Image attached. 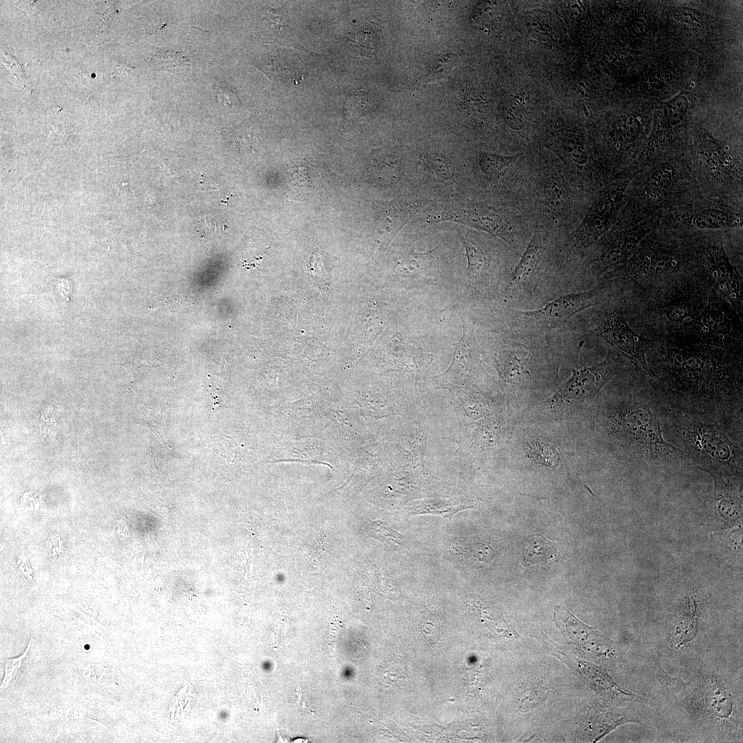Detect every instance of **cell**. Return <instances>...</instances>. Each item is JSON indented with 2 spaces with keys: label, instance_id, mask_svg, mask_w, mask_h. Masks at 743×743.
Listing matches in <instances>:
<instances>
[{
  "label": "cell",
  "instance_id": "30bf717a",
  "mask_svg": "<svg viewBox=\"0 0 743 743\" xmlns=\"http://www.w3.org/2000/svg\"><path fill=\"white\" fill-rule=\"evenodd\" d=\"M652 229V224L646 222L617 235L607 244L598 259L599 270L603 272L627 261Z\"/></svg>",
  "mask_w": 743,
  "mask_h": 743
},
{
  "label": "cell",
  "instance_id": "277c9868",
  "mask_svg": "<svg viewBox=\"0 0 743 743\" xmlns=\"http://www.w3.org/2000/svg\"><path fill=\"white\" fill-rule=\"evenodd\" d=\"M594 330L598 336L650 375L645 360L647 342L632 329L623 311L614 309L605 312L596 322Z\"/></svg>",
  "mask_w": 743,
  "mask_h": 743
},
{
  "label": "cell",
  "instance_id": "ffe728a7",
  "mask_svg": "<svg viewBox=\"0 0 743 743\" xmlns=\"http://www.w3.org/2000/svg\"><path fill=\"white\" fill-rule=\"evenodd\" d=\"M525 561L528 564H546L557 555V544L542 535L529 538L525 544Z\"/></svg>",
  "mask_w": 743,
  "mask_h": 743
},
{
  "label": "cell",
  "instance_id": "5b68a950",
  "mask_svg": "<svg viewBox=\"0 0 743 743\" xmlns=\"http://www.w3.org/2000/svg\"><path fill=\"white\" fill-rule=\"evenodd\" d=\"M706 258L709 269L720 294L739 314L742 312V280L731 262L722 244L708 248Z\"/></svg>",
  "mask_w": 743,
  "mask_h": 743
},
{
  "label": "cell",
  "instance_id": "484cf974",
  "mask_svg": "<svg viewBox=\"0 0 743 743\" xmlns=\"http://www.w3.org/2000/svg\"><path fill=\"white\" fill-rule=\"evenodd\" d=\"M704 701L715 716L728 718L732 712V702L726 693L719 687H710L705 692Z\"/></svg>",
  "mask_w": 743,
  "mask_h": 743
},
{
  "label": "cell",
  "instance_id": "44dd1931",
  "mask_svg": "<svg viewBox=\"0 0 743 743\" xmlns=\"http://www.w3.org/2000/svg\"><path fill=\"white\" fill-rule=\"evenodd\" d=\"M694 299L690 293L678 291L669 297L663 305V312L668 320L680 323L691 317L693 311Z\"/></svg>",
  "mask_w": 743,
  "mask_h": 743
},
{
  "label": "cell",
  "instance_id": "9c48e42d",
  "mask_svg": "<svg viewBox=\"0 0 743 743\" xmlns=\"http://www.w3.org/2000/svg\"><path fill=\"white\" fill-rule=\"evenodd\" d=\"M432 219L435 222L447 219L462 222L510 242L503 219L499 214L487 207L466 206L465 205L457 207L455 206L453 209Z\"/></svg>",
  "mask_w": 743,
  "mask_h": 743
},
{
  "label": "cell",
  "instance_id": "8fae6325",
  "mask_svg": "<svg viewBox=\"0 0 743 743\" xmlns=\"http://www.w3.org/2000/svg\"><path fill=\"white\" fill-rule=\"evenodd\" d=\"M592 296V292L567 294L549 301L539 309L524 311L521 313L539 321L551 324L563 323L575 313L594 305L595 303L591 301Z\"/></svg>",
  "mask_w": 743,
  "mask_h": 743
},
{
  "label": "cell",
  "instance_id": "cb8c5ba5",
  "mask_svg": "<svg viewBox=\"0 0 743 743\" xmlns=\"http://www.w3.org/2000/svg\"><path fill=\"white\" fill-rule=\"evenodd\" d=\"M528 360L527 351L519 345L505 350L502 356L505 376L511 378L522 373H528L526 367Z\"/></svg>",
  "mask_w": 743,
  "mask_h": 743
},
{
  "label": "cell",
  "instance_id": "7a4b0ae2",
  "mask_svg": "<svg viewBox=\"0 0 743 743\" xmlns=\"http://www.w3.org/2000/svg\"><path fill=\"white\" fill-rule=\"evenodd\" d=\"M614 427L634 458L674 459L685 455L663 438L659 420L640 402L628 403L613 417Z\"/></svg>",
  "mask_w": 743,
  "mask_h": 743
},
{
  "label": "cell",
  "instance_id": "d6a6232c",
  "mask_svg": "<svg viewBox=\"0 0 743 743\" xmlns=\"http://www.w3.org/2000/svg\"><path fill=\"white\" fill-rule=\"evenodd\" d=\"M215 94L217 102L228 107H238L239 100L236 93L224 81H217L215 85Z\"/></svg>",
  "mask_w": 743,
  "mask_h": 743
},
{
  "label": "cell",
  "instance_id": "f1b7e54d",
  "mask_svg": "<svg viewBox=\"0 0 743 743\" xmlns=\"http://www.w3.org/2000/svg\"><path fill=\"white\" fill-rule=\"evenodd\" d=\"M515 160V156L484 154L480 160V165L485 173L497 176L504 172Z\"/></svg>",
  "mask_w": 743,
  "mask_h": 743
},
{
  "label": "cell",
  "instance_id": "3957f363",
  "mask_svg": "<svg viewBox=\"0 0 743 743\" xmlns=\"http://www.w3.org/2000/svg\"><path fill=\"white\" fill-rule=\"evenodd\" d=\"M733 310L716 296L708 303L693 322L695 334L702 343L726 349L742 347V329Z\"/></svg>",
  "mask_w": 743,
  "mask_h": 743
},
{
  "label": "cell",
  "instance_id": "d4e9b609",
  "mask_svg": "<svg viewBox=\"0 0 743 743\" xmlns=\"http://www.w3.org/2000/svg\"><path fill=\"white\" fill-rule=\"evenodd\" d=\"M674 171L670 166H663L656 169L648 177L645 185L647 197L656 199L661 196L671 186Z\"/></svg>",
  "mask_w": 743,
  "mask_h": 743
},
{
  "label": "cell",
  "instance_id": "8992f818",
  "mask_svg": "<svg viewBox=\"0 0 743 743\" xmlns=\"http://www.w3.org/2000/svg\"><path fill=\"white\" fill-rule=\"evenodd\" d=\"M626 186L624 183L607 192L592 205L577 231L575 237L579 244H592L608 228L621 204Z\"/></svg>",
  "mask_w": 743,
  "mask_h": 743
},
{
  "label": "cell",
  "instance_id": "e575fe53",
  "mask_svg": "<svg viewBox=\"0 0 743 743\" xmlns=\"http://www.w3.org/2000/svg\"><path fill=\"white\" fill-rule=\"evenodd\" d=\"M30 645L31 642H30L27 649L21 656L17 658L8 659L6 660L5 665L4 677L1 685V690L8 687L9 684L13 680V679L18 674L21 663L28 654Z\"/></svg>",
  "mask_w": 743,
  "mask_h": 743
},
{
  "label": "cell",
  "instance_id": "ba28073f",
  "mask_svg": "<svg viewBox=\"0 0 743 743\" xmlns=\"http://www.w3.org/2000/svg\"><path fill=\"white\" fill-rule=\"evenodd\" d=\"M397 271L401 281L411 287L429 284L438 279L440 272L435 250L424 252L405 251L399 258Z\"/></svg>",
  "mask_w": 743,
  "mask_h": 743
},
{
  "label": "cell",
  "instance_id": "4fadbf2b",
  "mask_svg": "<svg viewBox=\"0 0 743 743\" xmlns=\"http://www.w3.org/2000/svg\"><path fill=\"white\" fill-rule=\"evenodd\" d=\"M468 259L469 281L474 290H479L488 281L490 275V259L480 246L468 234L461 235Z\"/></svg>",
  "mask_w": 743,
  "mask_h": 743
},
{
  "label": "cell",
  "instance_id": "52a82bcc",
  "mask_svg": "<svg viewBox=\"0 0 743 743\" xmlns=\"http://www.w3.org/2000/svg\"><path fill=\"white\" fill-rule=\"evenodd\" d=\"M554 615L563 633L586 653L605 658L613 655L610 642L599 631L581 622L563 607H556Z\"/></svg>",
  "mask_w": 743,
  "mask_h": 743
},
{
  "label": "cell",
  "instance_id": "6da1fadb",
  "mask_svg": "<svg viewBox=\"0 0 743 743\" xmlns=\"http://www.w3.org/2000/svg\"><path fill=\"white\" fill-rule=\"evenodd\" d=\"M676 427L693 461L714 477L734 475L742 471V450L724 431L714 424L684 418Z\"/></svg>",
  "mask_w": 743,
  "mask_h": 743
},
{
  "label": "cell",
  "instance_id": "f546056e",
  "mask_svg": "<svg viewBox=\"0 0 743 743\" xmlns=\"http://www.w3.org/2000/svg\"><path fill=\"white\" fill-rule=\"evenodd\" d=\"M156 65L162 69L175 70L186 67L189 60L181 52L174 50H161L153 57Z\"/></svg>",
  "mask_w": 743,
  "mask_h": 743
},
{
  "label": "cell",
  "instance_id": "1f68e13d",
  "mask_svg": "<svg viewBox=\"0 0 743 743\" xmlns=\"http://www.w3.org/2000/svg\"><path fill=\"white\" fill-rule=\"evenodd\" d=\"M503 113L507 125L511 128L520 129L526 125V114L519 104L517 105L514 101H508L504 106Z\"/></svg>",
  "mask_w": 743,
  "mask_h": 743
},
{
  "label": "cell",
  "instance_id": "83f0119b",
  "mask_svg": "<svg viewBox=\"0 0 743 743\" xmlns=\"http://www.w3.org/2000/svg\"><path fill=\"white\" fill-rule=\"evenodd\" d=\"M543 193L547 202L554 210L563 208L566 204V194L563 182L557 177L547 179L543 186Z\"/></svg>",
  "mask_w": 743,
  "mask_h": 743
},
{
  "label": "cell",
  "instance_id": "4dcf8cb0",
  "mask_svg": "<svg viewBox=\"0 0 743 743\" xmlns=\"http://www.w3.org/2000/svg\"><path fill=\"white\" fill-rule=\"evenodd\" d=\"M458 57L454 54H448L440 57L431 68L427 76L429 81H435L445 78L451 72L456 65Z\"/></svg>",
  "mask_w": 743,
  "mask_h": 743
},
{
  "label": "cell",
  "instance_id": "7c38bea8",
  "mask_svg": "<svg viewBox=\"0 0 743 743\" xmlns=\"http://www.w3.org/2000/svg\"><path fill=\"white\" fill-rule=\"evenodd\" d=\"M423 202H401L380 211L375 222V233L387 246L414 216Z\"/></svg>",
  "mask_w": 743,
  "mask_h": 743
},
{
  "label": "cell",
  "instance_id": "9a60e30c",
  "mask_svg": "<svg viewBox=\"0 0 743 743\" xmlns=\"http://www.w3.org/2000/svg\"><path fill=\"white\" fill-rule=\"evenodd\" d=\"M451 548L463 561L474 567L490 564L495 554V549L491 546L469 538H455Z\"/></svg>",
  "mask_w": 743,
  "mask_h": 743
},
{
  "label": "cell",
  "instance_id": "7402d4cb",
  "mask_svg": "<svg viewBox=\"0 0 743 743\" xmlns=\"http://www.w3.org/2000/svg\"><path fill=\"white\" fill-rule=\"evenodd\" d=\"M524 448L528 457L536 464L552 469H556L560 464L559 451L548 442L535 439L528 442Z\"/></svg>",
  "mask_w": 743,
  "mask_h": 743
},
{
  "label": "cell",
  "instance_id": "e0dca14e",
  "mask_svg": "<svg viewBox=\"0 0 743 743\" xmlns=\"http://www.w3.org/2000/svg\"><path fill=\"white\" fill-rule=\"evenodd\" d=\"M691 222L700 229H724L740 226L742 218L726 210L709 208L693 214Z\"/></svg>",
  "mask_w": 743,
  "mask_h": 743
},
{
  "label": "cell",
  "instance_id": "d6986e66",
  "mask_svg": "<svg viewBox=\"0 0 743 743\" xmlns=\"http://www.w3.org/2000/svg\"><path fill=\"white\" fill-rule=\"evenodd\" d=\"M675 265L674 257L670 254L648 253L639 257L631 275L638 277H652L663 273Z\"/></svg>",
  "mask_w": 743,
  "mask_h": 743
},
{
  "label": "cell",
  "instance_id": "603a6c76",
  "mask_svg": "<svg viewBox=\"0 0 743 743\" xmlns=\"http://www.w3.org/2000/svg\"><path fill=\"white\" fill-rule=\"evenodd\" d=\"M470 502H423L409 508L408 513L415 515H435L451 519L457 512L469 508Z\"/></svg>",
  "mask_w": 743,
  "mask_h": 743
},
{
  "label": "cell",
  "instance_id": "5bb4252c",
  "mask_svg": "<svg viewBox=\"0 0 743 743\" xmlns=\"http://www.w3.org/2000/svg\"><path fill=\"white\" fill-rule=\"evenodd\" d=\"M541 239L538 234L531 239L514 269L506 290V297H512L535 271L541 259Z\"/></svg>",
  "mask_w": 743,
  "mask_h": 743
},
{
  "label": "cell",
  "instance_id": "4316f807",
  "mask_svg": "<svg viewBox=\"0 0 743 743\" xmlns=\"http://www.w3.org/2000/svg\"><path fill=\"white\" fill-rule=\"evenodd\" d=\"M581 670L592 685L599 689L618 694L632 696L629 692L621 689L610 676L602 669L589 664H583Z\"/></svg>",
  "mask_w": 743,
  "mask_h": 743
},
{
  "label": "cell",
  "instance_id": "2e32d148",
  "mask_svg": "<svg viewBox=\"0 0 743 743\" xmlns=\"http://www.w3.org/2000/svg\"><path fill=\"white\" fill-rule=\"evenodd\" d=\"M609 375L610 370L605 362L594 367H584L573 372L572 378L565 387L569 391L575 389L583 393L594 394L606 382Z\"/></svg>",
  "mask_w": 743,
  "mask_h": 743
},
{
  "label": "cell",
  "instance_id": "836d02e7",
  "mask_svg": "<svg viewBox=\"0 0 743 743\" xmlns=\"http://www.w3.org/2000/svg\"><path fill=\"white\" fill-rule=\"evenodd\" d=\"M372 528L374 529V532L379 537L389 543L395 546H400L402 544V535L394 530V529L385 522L382 521H374L372 522Z\"/></svg>",
  "mask_w": 743,
  "mask_h": 743
},
{
  "label": "cell",
  "instance_id": "ac0fdd59",
  "mask_svg": "<svg viewBox=\"0 0 743 743\" xmlns=\"http://www.w3.org/2000/svg\"><path fill=\"white\" fill-rule=\"evenodd\" d=\"M702 161L712 173L729 175L733 171L732 159L717 143L706 140L699 149Z\"/></svg>",
  "mask_w": 743,
  "mask_h": 743
}]
</instances>
